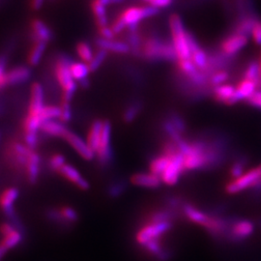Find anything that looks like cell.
I'll list each match as a JSON object with an SVG mask.
<instances>
[{
    "label": "cell",
    "mask_w": 261,
    "mask_h": 261,
    "mask_svg": "<svg viewBox=\"0 0 261 261\" xmlns=\"http://www.w3.org/2000/svg\"><path fill=\"white\" fill-rule=\"evenodd\" d=\"M106 5L99 0H93L91 4V9L93 11L94 16L96 19V22L99 28H103L108 25V15Z\"/></svg>",
    "instance_id": "4dcf8cb0"
},
{
    "label": "cell",
    "mask_w": 261,
    "mask_h": 261,
    "mask_svg": "<svg viewBox=\"0 0 261 261\" xmlns=\"http://www.w3.org/2000/svg\"><path fill=\"white\" fill-rule=\"evenodd\" d=\"M179 215L178 211L168 207L153 210L145 217V224H158L164 222H172Z\"/></svg>",
    "instance_id": "44dd1931"
},
{
    "label": "cell",
    "mask_w": 261,
    "mask_h": 261,
    "mask_svg": "<svg viewBox=\"0 0 261 261\" xmlns=\"http://www.w3.org/2000/svg\"><path fill=\"white\" fill-rule=\"evenodd\" d=\"M247 103L250 106L261 110V89H257L252 96L247 100Z\"/></svg>",
    "instance_id": "f6af8a7d"
},
{
    "label": "cell",
    "mask_w": 261,
    "mask_h": 261,
    "mask_svg": "<svg viewBox=\"0 0 261 261\" xmlns=\"http://www.w3.org/2000/svg\"><path fill=\"white\" fill-rule=\"evenodd\" d=\"M251 192H252V196L254 198H259L261 196V177L258 178L253 184L252 186L250 188Z\"/></svg>",
    "instance_id": "7dc6e473"
},
{
    "label": "cell",
    "mask_w": 261,
    "mask_h": 261,
    "mask_svg": "<svg viewBox=\"0 0 261 261\" xmlns=\"http://www.w3.org/2000/svg\"><path fill=\"white\" fill-rule=\"evenodd\" d=\"M249 43V36L239 34L233 32L230 35L226 36L220 44V50L221 55L223 56L230 57V56L237 55L241 51L244 47Z\"/></svg>",
    "instance_id": "8fae6325"
},
{
    "label": "cell",
    "mask_w": 261,
    "mask_h": 261,
    "mask_svg": "<svg viewBox=\"0 0 261 261\" xmlns=\"http://www.w3.org/2000/svg\"><path fill=\"white\" fill-rule=\"evenodd\" d=\"M258 168H259V169H260V171H261V165H260V166H259V167H258Z\"/></svg>",
    "instance_id": "11a10c76"
},
{
    "label": "cell",
    "mask_w": 261,
    "mask_h": 261,
    "mask_svg": "<svg viewBox=\"0 0 261 261\" xmlns=\"http://www.w3.org/2000/svg\"><path fill=\"white\" fill-rule=\"evenodd\" d=\"M60 107V116L59 120L63 123H68L72 119V109L71 105L69 102H64L62 101Z\"/></svg>",
    "instance_id": "b9f144b4"
},
{
    "label": "cell",
    "mask_w": 261,
    "mask_h": 261,
    "mask_svg": "<svg viewBox=\"0 0 261 261\" xmlns=\"http://www.w3.org/2000/svg\"><path fill=\"white\" fill-rule=\"evenodd\" d=\"M165 203L168 208L180 212V210H182V207L184 205L185 201L182 199L181 196L168 195L165 196Z\"/></svg>",
    "instance_id": "60d3db41"
},
{
    "label": "cell",
    "mask_w": 261,
    "mask_h": 261,
    "mask_svg": "<svg viewBox=\"0 0 261 261\" xmlns=\"http://www.w3.org/2000/svg\"><path fill=\"white\" fill-rule=\"evenodd\" d=\"M171 159L164 155L160 154L158 156H155L154 158L151 159L149 163L150 172L153 174H156L161 177V175L165 172V170L168 168L169 164H170Z\"/></svg>",
    "instance_id": "83f0119b"
},
{
    "label": "cell",
    "mask_w": 261,
    "mask_h": 261,
    "mask_svg": "<svg viewBox=\"0 0 261 261\" xmlns=\"http://www.w3.org/2000/svg\"><path fill=\"white\" fill-rule=\"evenodd\" d=\"M55 37L53 29L42 19H35L31 21V39L34 43H48Z\"/></svg>",
    "instance_id": "9a60e30c"
},
{
    "label": "cell",
    "mask_w": 261,
    "mask_h": 261,
    "mask_svg": "<svg viewBox=\"0 0 261 261\" xmlns=\"http://www.w3.org/2000/svg\"><path fill=\"white\" fill-rule=\"evenodd\" d=\"M258 62H259V79H258V89H261V50L259 58H258Z\"/></svg>",
    "instance_id": "db71d44e"
},
{
    "label": "cell",
    "mask_w": 261,
    "mask_h": 261,
    "mask_svg": "<svg viewBox=\"0 0 261 261\" xmlns=\"http://www.w3.org/2000/svg\"><path fill=\"white\" fill-rule=\"evenodd\" d=\"M112 124L109 120H103V129L99 147L95 157L102 166H107L112 162Z\"/></svg>",
    "instance_id": "ba28073f"
},
{
    "label": "cell",
    "mask_w": 261,
    "mask_h": 261,
    "mask_svg": "<svg viewBox=\"0 0 261 261\" xmlns=\"http://www.w3.org/2000/svg\"><path fill=\"white\" fill-rule=\"evenodd\" d=\"M250 36L255 45L261 46V19H255Z\"/></svg>",
    "instance_id": "7bdbcfd3"
},
{
    "label": "cell",
    "mask_w": 261,
    "mask_h": 261,
    "mask_svg": "<svg viewBox=\"0 0 261 261\" xmlns=\"http://www.w3.org/2000/svg\"><path fill=\"white\" fill-rule=\"evenodd\" d=\"M255 19H256L255 18H252V17H245V18H243V19L236 24L235 31H234V32L239 33V34H244V35H247V36H250Z\"/></svg>",
    "instance_id": "d590c367"
},
{
    "label": "cell",
    "mask_w": 261,
    "mask_h": 261,
    "mask_svg": "<svg viewBox=\"0 0 261 261\" xmlns=\"http://www.w3.org/2000/svg\"><path fill=\"white\" fill-rule=\"evenodd\" d=\"M168 25L171 34V43L175 49L177 60L191 59V33L187 31L181 17L177 14L171 15L168 19Z\"/></svg>",
    "instance_id": "7a4b0ae2"
},
{
    "label": "cell",
    "mask_w": 261,
    "mask_h": 261,
    "mask_svg": "<svg viewBox=\"0 0 261 261\" xmlns=\"http://www.w3.org/2000/svg\"><path fill=\"white\" fill-rule=\"evenodd\" d=\"M45 0H31V7L34 11H39L42 9Z\"/></svg>",
    "instance_id": "816d5d0a"
},
{
    "label": "cell",
    "mask_w": 261,
    "mask_h": 261,
    "mask_svg": "<svg viewBox=\"0 0 261 261\" xmlns=\"http://www.w3.org/2000/svg\"><path fill=\"white\" fill-rule=\"evenodd\" d=\"M181 212L190 222H192L194 224H199L202 227L207 224V222L210 218V215L208 214L207 212H204V211L196 208V206L190 204L188 202L184 203Z\"/></svg>",
    "instance_id": "603a6c76"
},
{
    "label": "cell",
    "mask_w": 261,
    "mask_h": 261,
    "mask_svg": "<svg viewBox=\"0 0 261 261\" xmlns=\"http://www.w3.org/2000/svg\"><path fill=\"white\" fill-rule=\"evenodd\" d=\"M32 150L34 149L30 148L25 143L13 140L6 148V157L13 168L24 171L28 157Z\"/></svg>",
    "instance_id": "52a82bcc"
},
{
    "label": "cell",
    "mask_w": 261,
    "mask_h": 261,
    "mask_svg": "<svg viewBox=\"0 0 261 261\" xmlns=\"http://www.w3.org/2000/svg\"><path fill=\"white\" fill-rule=\"evenodd\" d=\"M76 53L81 57V59L87 64L92 60V58L94 57L93 50L90 47V45L87 44L86 42H81L77 44Z\"/></svg>",
    "instance_id": "74e56055"
},
{
    "label": "cell",
    "mask_w": 261,
    "mask_h": 261,
    "mask_svg": "<svg viewBox=\"0 0 261 261\" xmlns=\"http://www.w3.org/2000/svg\"><path fill=\"white\" fill-rule=\"evenodd\" d=\"M125 190L126 184L124 182H116L110 188V195L113 197H117L122 195L125 192Z\"/></svg>",
    "instance_id": "ee69618b"
},
{
    "label": "cell",
    "mask_w": 261,
    "mask_h": 261,
    "mask_svg": "<svg viewBox=\"0 0 261 261\" xmlns=\"http://www.w3.org/2000/svg\"><path fill=\"white\" fill-rule=\"evenodd\" d=\"M173 227L172 222H164L158 224H145L141 226L136 234V242L140 247L154 239L163 238L165 234L168 233Z\"/></svg>",
    "instance_id": "5b68a950"
},
{
    "label": "cell",
    "mask_w": 261,
    "mask_h": 261,
    "mask_svg": "<svg viewBox=\"0 0 261 261\" xmlns=\"http://www.w3.org/2000/svg\"><path fill=\"white\" fill-rule=\"evenodd\" d=\"M243 79L255 82L258 85V79H259V62H258V60H252L247 65L244 73H243Z\"/></svg>",
    "instance_id": "836d02e7"
},
{
    "label": "cell",
    "mask_w": 261,
    "mask_h": 261,
    "mask_svg": "<svg viewBox=\"0 0 261 261\" xmlns=\"http://www.w3.org/2000/svg\"><path fill=\"white\" fill-rule=\"evenodd\" d=\"M103 120L97 119L90 125L87 136H86V141L89 145V147L93 151L94 154L99 147L100 140H101V135H102V129H103Z\"/></svg>",
    "instance_id": "484cf974"
},
{
    "label": "cell",
    "mask_w": 261,
    "mask_h": 261,
    "mask_svg": "<svg viewBox=\"0 0 261 261\" xmlns=\"http://www.w3.org/2000/svg\"><path fill=\"white\" fill-rule=\"evenodd\" d=\"M6 64H7V57L5 56H0V79L5 74Z\"/></svg>",
    "instance_id": "f907efd6"
},
{
    "label": "cell",
    "mask_w": 261,
    "mask_h": 261,
    "mask_svg": "<svg viewBox=\"0 0 261 261\" xmlns=\"http://www.w3.org/2000/svg\"><path fill=\"white\" fill-rule=\"evenodd\" d=\"M142 110V103L140 101H134L129 103L122 113V119L125 123H132L139 115Z\"/></svg>",
    "instance_id": "1f68e13d"
},
{
    "label": "cell",
    "mask_w": 261,
    "mask_h": 261,
    "mask_svg": "<svg viewBox=\"0 0 261 261\" xmlns=\"http://www.w3.org/2000/svg\"><path fill=\"white\" fill-rule=\"evenodd\" d=\"M173 0H154L151 4V6L157 8V9H165L168 8L172 4Z\"/></svg>",
    "instance_id": "c3c4849f"
},
{
    "label": "cell",
    "mask_w": 261,
    "mask_h": 261,
    "mask_svg": "<svg viewBox=\"0 0 261 261\" xmlns=\"http://www.w3.org/2000/svg\"><path fill=\"white\" fill-rule=\"evenodd\" d=\"M21 241H22V234L18 228H16L9 233L2 236V239L0 241V246L8 252L10 250L19 246Z\"/></svg>",
    "instance_id": "f546056e"
},
{
    "label": "cell",
    "mask_w": 261,
    "mask_h": 261,
    "mask_svg": "<svg viewBox=\"0 0 261 261\" xmlns=\"http://www.w3.org/2000/svg\"><path fill=\"white\" fill-rule=\"evenodd\" d=\"M47 218L56 224H75L79 220V214L75 208L71 206H60L56 209H49L47 211Z\"/></svg>",
    "instance_id": "5bb4252c"
},
{
    "label": "cell",
    "mask_w": 261,
    "mask_h": 261,
    "mask_svg": "<svg viewBox=\"0 0 261 261\" xmlns=\"http://www.w3.org/2000/svg\"><path fill=\"white\" fill-rule=\"evenodd\" d=\"M47 47V43H34V47H32L30 54H29V57H28V62L31 66H37L42 57L45 54Z\"/></svg>",
    "instance_id": "d6a6232c"
},
{
    "label": "cell",
    "mask_w": 261,
    "mask_h": 261,
    "mask_svg": "<svg viewBox=\"0 0 261 261\" xmlns=\"http://www.w3.org/2000/svg\"><path fill=\"white\" fill-rule=\"evenodd\" d=\"M100 2H102L103 5L108 6V5H111V4H119L124 2L125 0H99Z\"/></svg>",
    "instance_id": "f5cc1de1"
},
{
    "label": "cell",
    "mask_w": 261,
    "mask_h": 261,
    "mask_svg": "<svg viewBox=\"0 0 261 261\" xmlns=\"http://www.w3.org/2000/svg\"><path fill=\"white\" fill-rule=\"evenodd\" d=\"M167 117L169 119V121L172 123V125L177 129L180 134H182L183 136L186 134L187 130H188L186 121L178 112H168Z\"/></svg>",
    "instance_id": "e575fe53"
},
{
    "label": "cell",
    "mask_w": 261,
    "mask_h": 261,
    "mask_svg": "<svg viewBox=\"0 0 261 261\" xmlns=\"http://www.w3.org/2000/svg\"><path fill=\"white\" fill-rule=\"evenodd\" d=\"M257 89L258 85L255 82L242 79L236 85V90L230 102V106L235 105L240 101H247Z\"/></svg>",
    "instance_id": "e0dca14e"
},
{
    "label": "cell",
    "mask_w": 261,
    "mask_h": 261,
    "mask_svg": "<svg viewBox=\"0 0 261 261\" xmlns=\"http://www.w3.org/2000/svg\"><path fill=\"white\" fill-rule=\"evenodd\" d=\"M107 57H108V51L105 50V49H102V48H99V50L94 55L92 60L88 63L90 72L97 71L101 66L103 65Z\"/></svg>",
    "instance_id": "f35d334b"
},
{
    "label": "cell",
    "mask_w": 261,
    "mask_h": 261,
    "mask_svg": "<svg viewBox=\"0 0 261 261\" xmlns=\"http://www.w3.org/2000/svg\"><path fill=\"white\" fill-rule=\"evenodd\" d=\"M72 59L66 55L57 57L56 63V75L57 82L62 89V101L71 102L75 95L77 83L71 74Z\"/></svg>",
    "instance_id": "277c9868"
},
{
    "label": "cell",
    "mask_w": 261,
    "mask_h": 261,
    "mask_svg": "<svg viewBox=\"0 0 261 261\" xmlns=\"http://www.w3.org/2000/svg\"><path fill=\"white\" fill-rule=\"evenodd\" d=\"M184 173H186L184 167V155L179 152L171 159L168 168L161 175V179L165 185L174 186L177 184L179 179Z\"/></svg>",
    "instance_id": "9c48e42d"
},
{
    "label": "cell",
    "mask_w": 261,
    "mask_h": 261,
    "mask_svg": "<svg viewBox=\"0 0 261 261\" xmlns=\"http://www.w3.org/2000/svg\"><path fill=\"white\" fill-rule=\"evenodd\" d=\"M99 33H100V37L103 38V39H114L115 37V33L113 32L112 28L103 27V28H99Z\"/></svg>",
    "instance_id": "bcb514c9"
},
{
    "label": "cell",
    "mask_w": 261,
    "mask_h": 261,
    "mask_svg": "<svg viewBox=\"0 0 261 261\" xmlns=\"http://www.w3.org/2000/svg\"><path fill=\"white\" fill-rule=\"evenodd\" d=\"M236 90V86L233 84H221L212 89V94L215 100L219 103H224L230 106V102L233 98Z\"/></svg>",
    "instance_id": "cb8c5ba5"
},
{
    "label": "cell",
    "mask_w": 261,
    "mask_h": 261,
    "mask_svg": "<svg viewBox=\"0 0 261 261\" xmlns=\"http://www.w3.org/2000/svg\"><path fill=\"white\" fill-rule=\"evenodd\" d=\"M130 182L135 186L146 189H158L163 184L161 177L156 174H153L152 172L135 173L130 176Z\"/></svg>",
    "instance_id": "ac0fdd59"
},
{
    "label": "cell",
    "mask_w": 261,
    "mask_h": 261,
    "mask_svg": "<svg viewBox=\"0 0 261 261\" xmlns=\"http://www.w3.org/2000/svg\"><path fill=\"white\" fill-rule=\"evenodd\" d=\"M40 130L42 132V134L46 135L47 137L63 139L66 132L68 130V128L66 127L65 123L56 119V120H50L44 123Z\"/></svg>",
    "instance_id": "4316f807"
},
{
    "label": "cell",
    "mask_w": 261,
    "mask_h": 261,
    "mask_svg": "<svg viewBox=\"0 0 261 261\" xmlns=\"http://www.w3.org/2000/svg\"><path fill=\"white\" fill-rule=\"evenodd\" d=\"M159 13V9L151 6H130L124 10L120 16L115 19L112 24V30L116 34L121 33L126 28L129 31L138 30V25L144 19H149L156 16Z\"/></svg>",
    "instance_id": "6da1fadb"
},
{
    "label": "cell",
    "mask_w": 261,
    "mask_h": 261,
    "mask_svg": "<svg viewBox=\"0 0 261 261\" xmlns=\"http://www.w3.org/2000/svg\"><path fill=\"white\" fill-rule=\"evenodd\" d=\"M66 164V159L60 153H55L48 159V167L53 171L58 172L59 169Z\"/></svg>",
    "instance_id": "ab89813d"
},
{
    "label": "cell",
    "mask_w": 261,
    "mask_h": 261,
    "mask_svg": "<svg viewBox=\"0 0 261 261\" xmlns=\"http://www.w3.org/2000/svg\"><path fill=\"white\" fill-rule=\"evenodd\" d=\"M19 190L15 187L5 189L0 195V208L10 217L14 216V204L19 197Z\"/></svg>",
    "instance_id": "ffe728a7"
},
{
    "label": "cell",
    "mask_w": 261,
    "mask_h": 261,
    "mask_svg": "<svg viewBox=\"0 0 261 261\" xmlns=\"http://www.w3.org/2000/svg\"><path fill=\"white\" fill-rule=\"evenodd\" d=\"M41 158L35 150H32L24 168V174L30 184H35L37 182L40 174Z\"/></svg>",
    "instance_id": "7402d4cb"
},
{
    "label": "cell",
    "mask_w": 261,
    "mask_h": 261,
    "mask_svg": "<svg viewBox=\"0 0 261 261\" xmlns=\"http://www.w3.org/2000/svg\"><path fill=\"white\" fill-rule=\"evenodd\" d=\"M261 177V171L259 168H252L245 172L242 176L229 181L225 185V192L229 195H235L247 189H250L252 184Z\"/></svg>",
    "instance_id": "30bf717a"
},
{
    "label": "cell",
    "mask_w": 261,
    "mask_h": 261,
    "mask_svg": "<svg viewBox=\"0 0 261 261\" xmlns=\"http://www.w3.org/2000/svg\"><path fill=\"white\" fill-rule=\"evenodd\" d=\"M140 56L149 61H177L172 43L158 37L147 38L142 43Z\"/></svg>",
    "instance_id": "3957f363"
},
{
    "label": "cell",
    "mask_w": 261,
    "mask_h": 261,
    "mask_svg": "<svg viewBox=\"0 0 261 261\" xmlns=\"http://www.w3.org/2000/svg\"><path fill=\"white\" fill-rule=\"evenodd\" d=\"M62 140H65L75 153L85 161H91L95 157V154L91 148L89 147L86 140H84L83 138L77 136L74 132L68 129Z\"/></svg>",
    "instance_id": "7c38bea8"
},
{
    "label": "cell",
    "mask_w": 261,
    "mask_h": 261,
    "mask_svg": "<svg viewBox=\"0 0 261 261\" xmlns=\"http://www.w3.org/2000/svg\"><path fill=\"white\" fill-rule=\"evenodd\" d=\"M30 76L31 70L27 66L15 67L8 72H5V74L0 79V90L11 85L23 84L28 82Z\"/></svg>",
    "instance_id": "4fadbf2b"
},
{
    "label": "cell",
    "mask_w": 261,
    "mask_h": 261,
    "mask_svg": "<svg viewBox=\"0 0 261 261\" xmlns=\"http://www.w3.org/2000/svg\"><path fill=\"white\" fill-rule=\"evenodd\" d=\"M254 231V224L250 220H245L235 217L233 223L225 235L224 241L239 244L252 236Z\"/></svg>",
    "instance_id": "8992f818"
},
{
    "label": "cell",
    "mask_w": 261,
    "mask_h": 261,
    "mask_svg": "<svg viewBox=\"0 0 261 261\" xmlns=\"http://www.w3.org/2000/svg\"><path fill=\"white\" fill-rule=\"evenodd\" d=\"M17 227L14 224H10V223H4V224L0 225V234L3 236L5 234H8L11 231H13Z\"/></svg>",
    "instance_id": "681fc988"
},
{
    "label": "cell",
    "mask_w": 261,
    "mask_h": 261,
    "mask_svg": "<svg viewBox=\"0 0 261 261\" xmlns=\"http://www.w3.org/2000/svg\"><path fill=\"white\" fill-rule=\"evenodd\" d=\"M90 73L89 66L85 62H72L71 64V74L73 79L82 87H87L89 85L88 75Z\"/></svg>",
    "instance_id": "d4e9b609"
},
{
    "label": "cell",
    "mask_w": 261,
    "mask_h": 261,
    "mask_svg": "<svg viewBox=\"0 0 261 261\" xmlns=\"http://www.w3.org/2000/svg\"><path fill=\"white\" fill-rule=\"evenodd\" d=\"M228 79H229V74L226 70H224V69L217 70L209 76V85L213 89L218 85L225 84L228 81Z\"/></svg>",
    "instance_id": "8d00e7d4"
},
{
    "label": "cell",
    "mask_w": 261,
    "mask_h": 261,
    "mask_svg": "<svg viewBox=\"0 0 261 261\" xmlns=\"http://www.w3.org/2000/svg\"><path fill=\"white\" fill-rule=\"evenodd\" d=\"M259 225H260V227H261V221H260V223H259Z\"/></svg>",
    "instance_id": "9f6ffc18"
},
{
    "label": "cell",
    "mask_w": 261,
    "mask_h": 261,
    "mask_svg": "<svg viewBox=\"0 0 261 261\" xmlns=\"http://www.w3.org/2000/svg\"><path fill=\"white\" fill-rule=\"evenodd\" d=\"M57 173L82 191H86L89 189L88 181L81 174V172L75 167L67 163L59 169Z\"/></svg>",
    "instance_id": "2e32d148"
},
{
    "label": "cell",
    "mask_w": 261,
    "mask_h": 261,
    "mask_svg": "<svg viewBox=\"0 0 261 261\" xmlns=\"http://www.w3.org/2000/svg\"><path fill=\"white\" fill-rule=\"evenodd\" d=\"M250 160L246 155H238L234 159L233 163L229 168V176L234 180L242 176L245 173V169L249 165Z\"/></svg>",
    "instance_id": "f1b7e54d"
},
{
    "label": "cell",
    "mask_w": 261,
    "mask_h": 261,
    "mask_svg": "<svg viewBox=\"0 0 261 261\" xmlns=\"http://www.w3.org/2000/svg\"><path fill=\"white\" fill-rule=\"evenodd\" d=\"M97 47L99 48H102L109 51H112L114 54H120V55H125L130 51V45L126 42H122V41H117L114 39H103L102 37H99L96 39L95 41Z\"/></svg>",
    "instance_id": "d6986e66"
}]
</instances>
